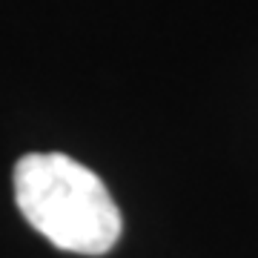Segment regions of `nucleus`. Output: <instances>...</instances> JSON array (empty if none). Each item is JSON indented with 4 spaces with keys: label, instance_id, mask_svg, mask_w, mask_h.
I'll return each mask as SVG.
<instances>
[{
    "label": "nucleus",
    "instance_id": "1",
    "mask_svg": "<svg viewBox=\"0 0 258 258\" xmlns=\"http://www.w3.org/2000/svg\"><path fill=\"white\" fill-rule=\"evenodd\" d=\"M15 201L49 244L78 255H103L120 238L123 218L89 166L63 152H32L15 164Z\"/></svg>",
    "mask_w": 258,
    "mask_h": 258
}]
</instances>
